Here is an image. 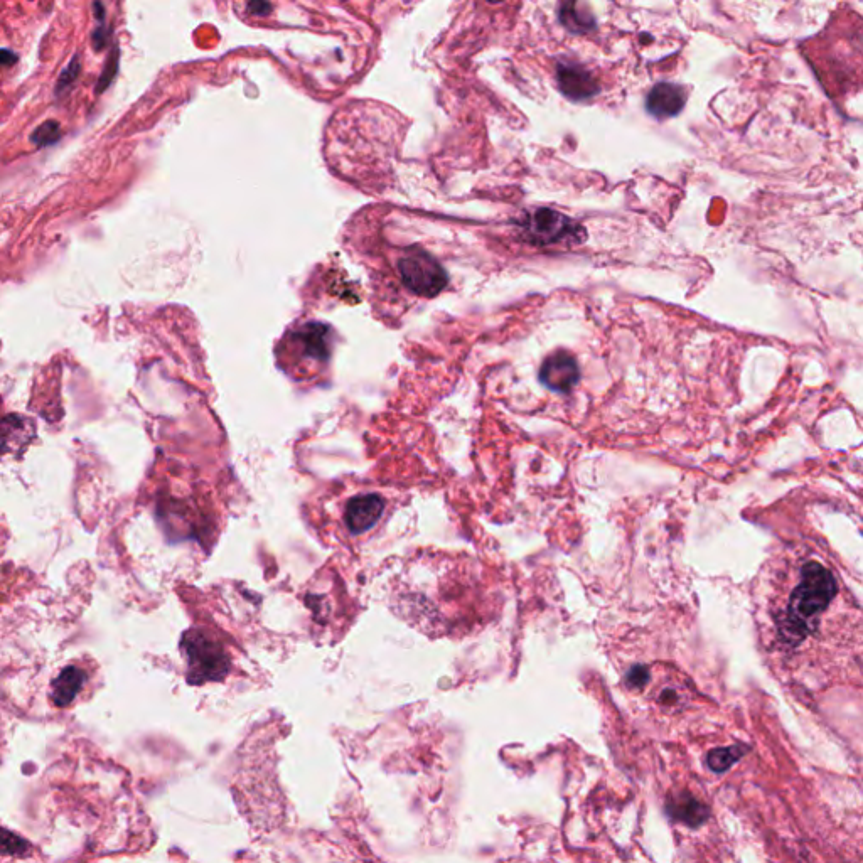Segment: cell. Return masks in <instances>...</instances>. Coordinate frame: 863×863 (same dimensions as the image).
I'll return each mask as SVG.
<instances>
[{
	"instance_id": "2",
	"label": "cell",
	"mask_w": 863,
	"mask_h": 863,
	"mask_svg": "<svg viewBox=\"0 0 863 863\" xmlns=\"http://www.w3.org/2000/svg\"><path fill=\"white\" fill-rule=\"evenodd\" d=\"M461 574V563L440 553L408 560L392 582L393 611L430 638L449 636L461 626Z\"/></svg>"
},
{
	"instance_id": "17",
	"label": "cell",
	"mask_w": 863,
	"mask_h": 863,
	"mask_svg": "<svg viewBox=\"0 0 863 863\" xmlns=\"http://www.w3.org/2000/svg\"><path fill=\"white\" fill-rule=\"evenodd\" d=\"M59 137V125L56 122H46V124L41 125L36 132L33 134V142L39 147H44V145L53 144L54 140H58Z\"/></svg>"
},
{
	"instance_id": "3",
	"label": "cell",
	"mask_w": 863,
	"mask_h": 863,
	"mask_svg": "<svg viewBox=\"0 0 863 863\" xmlns=\"http://www.w3.org/2000/svg\"><path fill=\"white\" fill-rule=\"evenodd\" d=\"M333 354V329L309 322L287 336L279 349V363L294 380H311L326 370Z\"/></svg>"
},
{
	"instance_id": "14",
	"label": "cell",
	"mask_w": 863,
	"mask_h": 863,
	"mask_svg": "<svg viewBox=\"0 0 863 863\" xmlns=\"http://www.w3.org/2000/svg\"><path fill=\"white\" fill-rule=\"evenodd\" d=\"M668 811L676 820L685 821V823H702L707 818V810L703 808L698 801L690 798V796H681V798L673 799V803L668 805Z\"/></svg>"
},
{
	"instance_id": "10",
	"label": "cell",
	"mask_w": 863,
	"mask_h": 863,
	"mask_svg": "<svg viewBox=\"0 0 863 863\" xmlns=\"http://www.w3.org/2000/svg\"><path fill=\"white\" fill-rule=\"evenodd\" d=\"M687 105V93L675 83H658L646 97V110L658 120L676 117Z\"/></svg>"
},
{
	"instance_id": "9",
	"label": "cell",
	"mask_w": 863,
	"mask_h": 863,
	"mask_svg": "<svg viewBox=\"0 0 863 863\" xmlns=\"http://www.w3.org/2000/svg\"><path fill=\"white\" fill-rule=\"evenodd\" d=\"M557 83L560 92L572 102H584L601 92L594 75L584 66L560 63L557 68Z\"/></svg>"
},
{
	"instance_id": "6",
	"label": "cell",
	"mask_w": 863,
	"mask_h": 863,
	"mask_svg": "<svg viewBox=\"0 0 863 863\" xmlns=\"http://www.w3.org/2000/svg\"><path fill=\"white\" fill-rule=\"evenodd\" d=\"M521 226L525 231L526 240L540 247L567 242V240L582 242L580 233L585 235L584 228L579 223L550 208L533 211L531 215L526 216Z\"/></svg>"
},
{
	"instance_id": "8",
	"label": "cell",
	"mask_w": 863,
	"mask_h": 863,
	"mask_svg": "<svg viewBox=\"0 0 863 863\" xmlns=\"http://www.w3.org/2000/svg\"><path fill=\"white\" fill-rule=\"evenodd\" d=\"M580 380V370L574 356L565 351H558L543 363L540 370V381L553 392L567 393Z\"/></svg>"
},
{
	"instance_id": "5",
	"label": "cell",
	"mask_w": 863,
	"mask_h": 863,
	"mask_svg": "<svg viewBox=\"0 0 863 863\" xmlns=\"http://www.w3.org/2000/svg\"><path fill=\"white\" fill-rule=\"evenodd\" d=\"M398 270L403 284L422 297H435L449 282L440 263L420 248H412L407 255H403L398 260Z\"/></svg>"
},
{
	"instance_id": "11",
	"label": "cell",
	"mask_w": 863,
	"mask_h": 863,
	"mask_svg": "<svg viewBox=\"0 0 863 863\" xmlns=\"http://www.w3.org/2000/svg\"><path fill=\"white\" fill-rule=\"evenodd\" d=\"M36 437L31 420L21 415H9L0 420V456L21 454Z\"/></svg>"
},
{
	"instance_id": "12",
	"label": "cell",
	"mask_w": 863,
	"mask_h": 863,
	"mask_svg": "<svg viewBox=\"0 0 863 863\" xmlns=\"http://www.w3.org/2000/svg\"><path fill=\"white\" fill-rule=\"evenodd\" d=\"M85 671L76 668V666H68L65 670L59 673L58 678H54L51 683V698H53L56 707H68L76 695L80 693L83 683H85Z\"/></svg>"
},
{
	"instance_id": "18",
	"label": "cell",
	"mask_w": 863,
	"mask_h": 863,
	"mask_svg": "<svg viewBox=\"0 0 863 863\" xmlns=\"http://www.w3.org/2000/svg\"><path fill=\"white\" fill-rule=\"evenodd\" d=\"M78 71H80V66H78V59L75 58L71 61V65L68 66V70H65V73L59 78L58 92H61L65 86L73 83V80L78 76Z\"/></svg>"
},
{
	"instance_id": "16",
	"label": "cell",
	"mask_w": 863,
	"mask_h": 863,
	"mask_svg": "<svg viewBox=\"0 0 863 863\" xmlns=\"http://www.w3.org/2000/svg\"><path fill=\"white\" fill-rule=\"evenodd\" d=\"M29 850V843L12 831L0 828V855H24Z\"/></svg>"
},
{
	"instance_id": "1",
	"label": "cell",
	"mask_w": 863,
	"mask_h": 863,
	"mask_svg": "<svg viewBox=\"0 0 863 863\" xmlns=\"http://www.w3.org/2000/svg\"><path fill=\"white\" fill-rule=\"evenodd\" d=\"M767 653L789 670L852 665L862 648L860 609L831 565L808 550L772 560L757 587Z\"/></svg>"
},
{
	"instance_id": "19",
	"label": "cell",
	"mask_w": 863,
	"mask_h": 863,
	"mask_svg": "<svg viewBox=\"0 0 863 863\" xmlns=\"http://www.w3.org/2000/svg\"><path fill=\"white\" fill-rule=\"evenodd\" d=\"M16 61V56L11 51H0V66L12 65Z\"/></svg>"
},
{
	"instance_id": "15",
	"label": "cell",
	"mask_w": 863,
	"mask_h": 863,
	"mask_svg": "<svg viewBox=\"0 0 863 863\" xmlns=\"http://www.w3.org/2000/svg\"><path fill=\"white\" fill-rule=\"evenodd\" d=\"M742 752L744 751H742V747L740 746L724 747V749L712 751L708 754V766L715 772L727 771V769L734 766L735 762L739 761L740 757H742Z\"/></svg>"
},
{
	"instance_id": "7",
	"label": "cell",
	"mask_w": 863,
	"mask_h": 863,
	"mask_svg": "<svg viewBox=\"0 0 863 863\" xmlns=\"http://www.w3.org/2000/svg\"><path fill=\"white\" fill-rule=\"evenodd\" d=\"M386 499L378 493L354 494L344 504L343 521L353 537L370 533L385 515Z\"/></svg>"
},
{
	"instance_id": "4",
	"label": "cell",
	"mask_w": 863,
	"mask_h": 863,
	"mask_svg": "<svg viewBox=\"0 0 863 863\" xmlns=\"http://www.w3.org/2000/svg\"><path fill=\"white\" fill-rule=\"evenodd\" d=\"M189 685H204L225 680L231 670L230 651L218 634L206 628L188 629L181 638Z\"/></svg>"
},
{
	"instance_id": "13",
	"label": "cell",
	"mask_w": 863,
	"mask_h": 863,
	"mask_svg": "<svg viewBox=\"0 0 863 863\" xmlns=\"http://www.w3.org/2000/svg\"><path fill=\"white\" fill-rule=\"evenodd\" d=\"M558 19L563 27L572 34H587L595 29V19L589 12H584L575 2L563 4L558 12Z\"/></svg>"
}]
</instances>
